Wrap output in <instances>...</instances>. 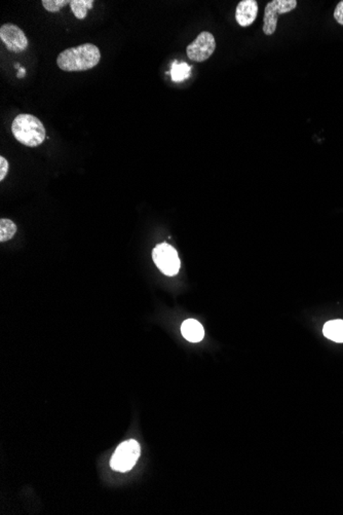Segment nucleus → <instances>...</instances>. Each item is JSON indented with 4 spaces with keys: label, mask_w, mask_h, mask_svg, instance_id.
Wrapping results in <instances>:
<instances>
[{
    "label": "nucleus",
    "mask_w": 343,
    "mask_h": 515,
    "mask_svg": "<svg viewBox=\"0 0 343 515\" xmlns=\"http://www.w3.org/2000/svg\"><path fill=\"white\" fill-rule=\"evenodd\" d=\"M152 259L161 272L167 276H175L180 270L178 253L169 244H160L152 252Z\"/></svg>",
    "instance_id": "obj_4"
},
{
    "label": "nucleus",
    "mask_w": 343,
    "mask_h": 515,
    "mask_svg": "<svg viewBox=\"0 0 343 515\" xmlns=\"http://www.w3.org/2000/svg\"><path fill=\"white\" fill-rule=\"evenodd\" d=\"M13 137L28 147H37L44 143L46 131L42 120L32 114H19L12 124Z\"/></svg>",
    "instance_id": "obj_2"
},
{
    "label": "nucleus",
    "mask_w": 343,
    "mask_h": 515,
    "mask_svg": "<svg viewBox=\"0 0 343 515\" xmlns=\"http://www.w3.org/2000/svg\"><path fill=\"white\" fill-rule=\"evenodd\" d=\"M140 452V445L136 440L125 441L112 456V469L120 472L130 471L138 461Z\"/></svg>",
    "instance_id": "obj_3"
},
{
    "label": "nucleus",
    "mask_w": 343,
    "mask_h": 515,
    "mask_svg": "<svg viewBox=\"0 0 343 515\" xmlns=\"http://www.w3.org/2000/svg\"><path fill=\"white\" fill-rule=\"evenodd\" d=\"M181 333L184 339L192 342H199L205 337V331L199 321L194 319H188L183 322L181 326Z\"/></svg>",
    "instance_id": "obj_9"
},
{
    "label": "nucleus",
    "mask_w": 343,
    "mask_h": 515,
    "mask_svg": "<svg viewBox=\"0 0 343 515\" xmlns=\"http://www.w3.org/2000/svg\"><path fill=\"white\" fill-rule=\"evenodd\" d=\"M0 39L6 48L13 53H22L28 48V39L21 28L12 23H6L0 28Z\"/></svg>",
    "instance_id": "obj_7"
},
{
    "label": "nucleus",
    "mask_w": 343,
    "mask_h": 515,
    "mask_svg": "<svg viewBox=\"0 0 343 515\" xmlns=\"http://www.w3.org/2000/svg\"><path fill=\"white\" fill-rule=\"evenodd\" d=\"M334 18H335L336 22L339 23L340 25H343V0L337 4V6L334 11Z\"/></svg>",
    "instance_id": "obj_16"
},
{
    "label": "nucleus",
    "mask_w": 343,
    "mask_h": 515,
    "mask_svg": "<svg viewBox=\"0 0 343 515\" xmlns=\"http://www.w3.org/2000/svg\"><path fill=\"white\" fill-rule=\"evenodd\" d=\"M215 49H216V40L214 35L208 31H203L197 35L192 44H188L186 54L192 61L204 62L207 61L213 55Z\"/></svg>",
    "instance_id": "obj_6"
},
{
    "label": "nucleus",
    "mask_w": 343,
    "mask_h": 515,
    "mask_svg": "<svg viewBox=\"0 0 343 515\" xmlns=\"http://www.w3.org/2000/svg\"><path fill=\"white\" fill-rule=\"evenodd\" d=\"M297 6L296 0H273L264 10L263 32L270 37L277 30V20L282 13H288Z\"/></svg>",
    "instance_id": "obj_5"
},
{
    "label": "nucleus",
    "mask_w": 343,
    "mask_h": 515,
    "mask_svg": "<svg viewBox=\"0 0 343 515\" xmlns=\"http://www.w3.org/2000/svg\"><path fill=\"white\" fill-rule=\"evenodd\" d=\"M17 232V225L11 219L2 218L0 221V242L8 241L13 239Z\"/></svg>",
    "instance_id": "obj_13"
},
{
    "label": "nucleus",
    "mask_w": 343,
    "mask_h": 515,
    "mask_svg": "<svg viewBox=\"0 0 343 515\" xmlns=\"http://www.w3.org/2000/svg\"><path fill=\"white\" fill-rule=\"evenodd\" d=\"M325 337L336 342H343V320H332L323 328Z\"/></svg>",
    "instance_id": "obj_10"
},
{
    "label": "nucleus",
    "mask_w": 343,
    "mask_h": 515,
    "mask_svg": "<svg viewBox=\"0 0 343 515\" xmlns=\"http://www.w3.org/2000/svg\"><path fill=\"white\" fill-rule=\"evenodd\" d=\"M100 60L101 53L98 46L93 44H84L60 53L57 64L63 71L77 73L94 68Z\"/></svg>",
    "instance_id": "obj_1"
},
{
    "label": "nucleus",
    "mask_w": 343,
    "mask_h": 515,
    "mask_svg": "<svg viewBox=\"0 0 343 515\" xmlns=\"http://www.w3.org/2000/svg\"><path fill=\"white\" fill-rule=\"evenodd\" d=\"M8 173V162L1 156L0 158V181L4 180Z\"/></svg>",
    "instance_id": "obj_15"
},
{
    "label": "nucleus",
    "mask_w": 343,
    "mask_h": 515,
    "mask_svg": "<svg viewBox=\"0 0 343 515\" xmlns=\"http://www.w3.org/2000/svg\"><path fill=\"white\" fill-rule=\"evenodd\" d=\"M258 15L256 0H243L237 4L235 10V20L242 27H249L254 23Z\"/></svg>",
    "instance_id": "obj_8"
},
{
    "label": "nucleus",
    "mask_w": 343,
    "mask_h": 515,
    "mask_svg": "<svg viewBox=\"0 0 343 515\" xmlns=\"http://www.w3.org/2000/svg\"><path fill=\"white\" fill-rule=\"evenodd\" d=\"M25 73V69L24 68H20V73H18V77L22 78V76L24 75Z\"/></svg>",
    "instance_id": "obj_17"
},
{
    "label": "nucleus",
    "mask_w": 343,
    "mask_h": 515,
    "mask_svg": "<svg viewBox=\"0 0 343 515\" xmlns=\"http://www.w3.org/2000/svg\"><path fill=\"white\" fill-rule=\"evenodd\" d=\"M94 6V0H71L70 8L78 20L86 19L87 12Z\"/></svg>",
    "instance_id": "obj_11"
},
{
    "label": "nucleus",
    "mask_w": 343,
    "mask_h": 515,
    "mask_svg": "<svg viewBox=\"0 0 343 515\" xmlns=\"http://www.w3.org/2000/svg\"><path fill=\"white\" fill-rule=\"evenodd\" d=\"M70 2L69 0H42V4L48 12L58 13Z\"/></svg>",
    "instance_id": "obj_14"
},
{
    "label": "nucleus",
    "mask_w": 343,
    "mask_h": 515,
    "mask_svg": "<svg viewBox=\"0 0 343 515\" xmlns=\"http://www.w3.org/2000/svg\"><path fill=\"white\" fill-rule=\"evenodd\" d=\"M190 73H192V67L187 63L174 62L172 65L171 78L173 82H183L186 78L189 77Z\"/></svg>",
    "instance_id": "obj_12"
}]
</instances>
